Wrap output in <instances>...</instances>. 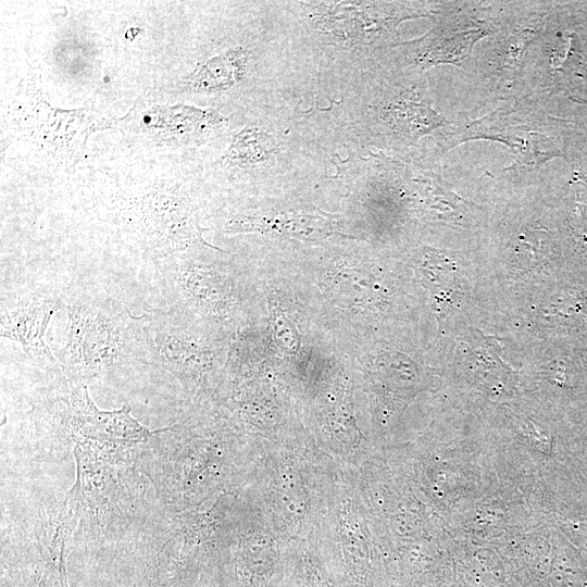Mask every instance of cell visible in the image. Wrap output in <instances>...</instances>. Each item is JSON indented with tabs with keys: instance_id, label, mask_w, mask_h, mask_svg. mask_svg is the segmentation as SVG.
Instances as JSON below:
<instances>
[{
	"instance_id": "obj_10",
	"label": "cell",
	"mask_w": 587,
	"mask_h": 587,
	"mask_svg": "<svg viewBox=\"0 0 587 587\" xmlns=\"http://www.w3.org/2000/svg\"><path fill=\"white\" fill-rule=\"evenodd\" d=\"M340 540L346 562L355 572V565L363 560V537L355 526V519L344 516L340 521Z\"/></svg>"
},
{
	"instance_id": "obj_6",
	"label": "cell",
	"mask_w": 587,
	"mask_h": 587,
	"mask_svg": "<svg viewBox=\"0 0 587 587\" xmlns=\"http://www.w3.org/2000/svg\"><path fill=\"white\" fill-rule=\"evenodd\" d=\"M142 317L153 365L173 374L186 391L199 385L213 365L212 352L182 325L174 310L153 309Z\"/></svg>"
},
{
	"instance_id": "obj_8",
	"label": "cell",
	"mask_w": 587,
	"mask_h": 587,
	"mask_svg": "<svg viewBox=\"0 0 587 587\" xmlns=\"http://www.w3.org/2000/svg\"><path fill=\"white\" fill-rule=\"evenodd\" d=\"M60 299L30 295L1 307V336L22 345L24 351L39 362L62 369L43 337L51 316L61 308Z\"/></svg>"
},
{
	"instance_id": "obj_2",
	"label": "cell",
	"mask_w": 587,
	"mask_h": 587,
	"mask_svg": "<svg viewBox=\"0 0 587 587\" xmlns=\"http://www.w3.org/2000/svg\"><path fill=\"white\" fill-rule=\"evenodd\" d=\"M66 342L60 352L63 372L80 382L153 365L142 315L105 296H72L67 302Z\"/></svg>"
},
{
	"instance_id": "obj_9",
	"label": "cell",
	"mask_w": 587,
	"mask_h": 587,
	"mask_svg": "<svg viewBox=\"0 0 587 587\" xmlns=\"http://www.w3.org/2000/svg\"><path fill=\"white\" fill-rule=\"evenodd\" d=\"M271 226L272 228L291 233L292 235L300 234L301 236L321 237L328 235L330 233L329 225L326 221L319 216H292L290 220L282 221H241L236 222L230 226V230H249L253 228L262 229L265 226Z\"/></svg>"
},
{
	"instance_id": "obj_3",
	"label": "cell",
	"mask_w": 587,
	"mask_h": 587,
	"mask_svg": "<svg viewBox=\"0 0 587 587\" xmlns=\"http://www.w3.org/2000/svg\"><path fill=\"white\" fill-rule=\"evenodd\" d=\"M197 434L186 421L153 430L138 446V471L150 480L163 510L182 512L225 482L227 449Z\"/></svg>"
},
{
	"instance_id": "obj_5",
	"label": "cell",
	"mask_w": 587,
	"mask_h": 587,
	"mask_svg": "<svg viewBox=\"0 0 587 587\" xmlns=\"http://www.w3.org/2000/svg\"><path fill=\"white\" fill-rule=\"evenodd\" d=\"M127 233L153 263L185 252L203 241L189 203L171 191L154 189L126 202L120 211Z\"/></svg>"
},
{
	"instance_id": "obj_11",
	"label": "cell",
	"mask_w": 587,
	"mask_h": 587,
	"mask_svg": "<svg viewBox=\"0 0 587 587\" xmlns=\"http://www.w3.org/2000/svg\"><path fill=\"white\" fill-rule=\"evenodd\" d=\"M271 321L276 342L279 347H282L283 350L290 353L296 352L299 348L300 338L295 326L278 307L275 305L271 310Z\"/></svg>"
},
{
	"instance_id": "obj_12",
	"label": "cell",
	"mask_w": 587,
	"mask_h": 587,
	"mask_svg": "<svg viewBox=\"0 0 587 587\" xmlns=\"http://www.w3.org/2000/svg\"><path fill=\"white\" fill-rule=\"evenodd\" d=\"M335 290L341 294L346 301L361 302L367 297L369 282L357 271L341 272L335 277Z\"/></svg>"
},
{
	"instance_id": "obj_4",
	"label": "cell",
	"mask_w": 587,
	"mask_h": 587,
	"mask_svg": "<svg viewBox=\"0 0 587 587\" xmlns=\"http://www.w3.org/2000/svg\"><path fill=\"white\" fill-rule=\"evenodd\" d=\"M63 374V382L40 395L29 412L34 437L45 453L63 458L80 442L138 445L150 437L153 430L132 416L128 407L100 410L84 382Z\"/></svg>"
},
{
	"instance_id": "obj_1",
	"label": "cell",
	"mask_w": 587,
	"mask_h": 587,
	"mask_svg": "<svg viewBox=\"0 0 587 587\" xmlns=\"http://www.w3.org/2000/svg\"><path fill=\"white\" fill-rule=\"evenodd\" d=\"M138 446L100 441L74 446L76 477L58 514L68 540L102 546L139 529L149 517L136 464Z\"/></svg>"
},
{
	"instance_id": "obj_7",
	"label": "cell",
	"mask_w": 587,
	"mask_h": 587,
	"mask_svg": "<svg viewBox=\"0 0 587 587\" xmlns=\"http://www.w3.org/2000/svg\"><path fill=\"white\" fill-rule=\"evenodd\" d=\"M168 300H183L214 319L227 317L234 305L233 280L213 265L184 261L174 254L154 263Z\"/></svg>"
}]
</instances>
